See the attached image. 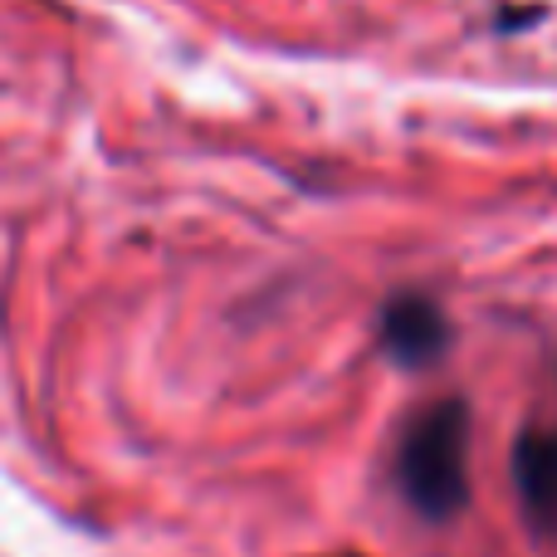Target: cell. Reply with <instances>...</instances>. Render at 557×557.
I'll return each instance as SVG.
<instances>
[{
    "mask_svg": "<svg viewBox=\"0 0 557 557\" xmlns=\"http://www.w3.org/2000/svg\"><path fill=\"white\" fill-rule=\"evenodd\" d=\"M396 490L421 519L445 523L470 504V406L441 396L421 406L396 435Z\"/></svg>",
    "mask_w": 557,
    "mask_h": 557,
    "instance_id": "obj_1",
    "label": "cell"
},
{
    "mask_svg": "<svg viewBox=\"0 0 557 557\" xmlns=\"http://www.w3.org/2000/svg\"><path fill=\"white\" fill-rule=\"evenodd\" d=\"M509 474H513V494H519V509L529 519V529L553 539L557 533V421L523 425L509 455Z\"/></svg>",
    "mask_w": 557,
    "mask_h": 557,
    "instance_id": "obj_2",
    "label": "cell"
},
{
    "mask_svg": "<svg viewBox=\"0 0 557 557\" xmlns=\"http://www.w3.org/2000/svg\"><path fill=\"white\" fill-rule=\"evenodd\" d=\"M382 352L401 367H425L445 352L450 343V323H445L441 304L425 294H396L382 308Z\"/></svg>",
    "mask_w": 557,
    "mask_h": 557,
    "instance_id": "obj_3",
    "label": "cell"
}]
</instances>
